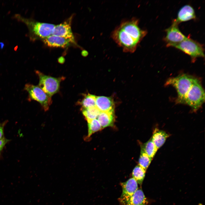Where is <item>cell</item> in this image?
Masks as SVG:
<instances>
[{"label":"cell","mask_w":205,"mask_h":205,"mask_svg":"<svg viewBox=\"0 0 205 205\" xmlns=\"http://www.w3.org/2000/svg\"><path fill=\"white\" fill-rule=\"evenodd\" d=\"M139 20L132 18L124 20L112 33L114 41L125 52L133 53L147 34L139 25Z\"/></svg>","instance_id":"6da1fadb"},{"label":"cell","mask_w":205,"mask_h":205,"mask_svg":"<svg viewBox=\"0 0 205 205\" xmlns=\"http://www.w3.org/2000/svg\"><path fill=\"white\" fill-rule=\"evenodd\" d=\"M16 18L27 26L30 34L34 39L42 40L52 35L55 25L38 22L31 19L22 17L18 14L15 16Z\"/></svg>","instance_id":"7a4b0ae2"},{"label":"cell","mask_w":205,"mask_h":205,"mask_svg":"<svg viewBox=\"0 0 205 205\" xmlns=\"http://www.w3.org/2000/svg\"><path fill=\"white\" fill-rule=\"evenodd\" d=\"M196 79L191 75L184 74L169 79L166 85H171L175 88L178 94L177 102L183 104L185 96Z\"/></svg>","instance_id":"3957f363"},{"label":"cell","mask_w":205,"mask_h":205,"mask_svg":"<svg viewBox=\"0 0 205 205\" xmlns=\"http://www.w3.org/2000/svg\"><path fill=\"white\" fill-rule=\"evenodd\" d=\"M205 101V92L200 83L196 79L186 93L184 103L196 111L202 105Z\"/></svg>","instance_id":"277c9868"},{"label":"cell","mask_w":205,"mask_h":205,"mask_svg":"<svg viewBox=\"0 0 205 205\" xmlns=\"http://www.w3.org/2000/svg\"><path fill=\"white\" fill-rule=\"evenodd\" d=\"M172 47L188 55L193 60L198 57H204V49L202 45L189 38Z\"/></svg>","instance_id":"5b68a950"},{"label":"cell","mask_w":205,"mask_h":205,"mask_svg":"<svg viewBox=\"0 0 205 205\" xmlns=\"http://www.w3.org/2000/svg\"><path fill=\"white\" fill-rule=\"evenodd\" d=\"M36 73L39 78L38 86L49 97L58 91L62 77L56 78L45 75L38 71Z\"/></svg>","instance_id":"8992f818"},{"label":"cell","mask_w":205,"mask_h":205,"mask_svg":"<svg viewBox=\"0 0 205 205\" xmlns=\"http://www.w3.org/2000/svg\"><path fill=\"white\" fill-rule=\"evenodd\" d=\"M24 89L28 92L31 99L39 102L45 111L48 109L52 103L51 97L38 86L27 84L25 85Z\"/></svg>","instance_id":"52a82bcc"},{"label":"cell","mask_w":205,"mask_h":205,"mask_svg":"<svg viewBox=\"0 0 205 205\" xmlns=\"http://www.w3.org/2000/svg\"><path fill=\"white\" fill-rule=\"evenodd\" d=\"M178 25L173 20L171 25L165 30L166 35L164 40L166 43L167 46L172 47L188 38L180 31Z\"/></svg>","instance_id":"ba28073f"},{"label":"cell","mask_w":205,"mask_h":205,"mask_svg":"<svg viewBox=\"0 0 205 205\" xmlns=\"http://www.w3.org/2000/svg\"><path fill=\"white\" fill-rule=\"evenodd\" d=\"M72 16L63 22L55 25L52 35L60 36L69 40L75 44V38L71 27Z\"/></svg>","instance_id":"9c48e42d"},{"label":"cell","mask_w":205,"mask_h":205,"mask_svg":"<svg viewBox=\"0 0 205 205\" xmlns=\"http://www.w3.org/2000/svg\"><path fill=\"white\" fill-rule=\"evenodd\" d=\"M122 193L119 199L120 203L126 201L131 197L138 189V183L133 178L121 183Z\"/></svg>","instance_id":"30bf717a"},{"label":"cell","mask_w":205,"mask_h":205,"mask_svg":"<svg viewBox=\"0 0 205 205\" xmlns=\"http://www.w3.org/2000/svg\"><path fill=\"white\" fill-rule=\"evenodd\" d=\"M194 9L190 5H186L182 7L179 11L177 19L174 21L177 24L187 21L196 18Z\"/></svg>","instance_id":"8fae6325"},{"label":"cell","mask_w":205,"mask_h":205,"mask_svg":"<svg viewBox=\"0 0 205 205\" xmlns=\"http://www.w3.org/2000/svg\"><path fill=\"white\" fill-rule=\"evenodd\" d=\"M42 41L46 45L52 48H65L72 43L69 40L53 35L44 38Z\"/></svg>","instance_id":"7c38bea8"},{"label":"cell","mask_w":205,"mask_h":205,"mask_svg":"<svg viewBox=\"0 0 205 205\" xmlns=\"http://www.w3.org/2000/svg\"><path fill=\"white\" fill-rule=\"evenodd\" d=\"M148 203L142 190L139 188L128 199L121 204L122 205H146Z\"/></svg>","instance_id":"4fadbf2b"},{"label":"cell","mask_w":205,"mask_h":205,"mask_svg":"<svg viewBox=\"0 0 205 205\" xmlns=\"http://www.w3.org/2000/svg\"><path fill=\"white\" fill-rule=\"evenodd\" d=\"M96 106L101 112H106L114 109V104L112 98L104 96L96 97Z\"/></svg>","instance_id":"5bb4252c"},{"label":"cell","mask_w":205,"mask_h":205,"mask_svg":"<svg viewBox=\"0 0 205 205\" xmlns=\"http://www.w3.org/2000/svg\"><path fill=\"white\" fill-rule=\"evenodd\" d=\"M114 110L100 112L97 118L102 128L113 125L115 119Z\"/></svg>","instance_id":"9a60e30c"},{"label":"cell","mask_w":205,"mask_h":205,"mask_svg":"<svg viewBox=\"0 0 205 205\" xmlns=\"http://www.w3.org/2000/svg\"><path fill=\"white\" fill-rule=\"evenodd\" d=\"M169 136V135L165 132L156 128L154 130L151 138L155 145L158 149L163 145Z\"/></svg>","instance_id":"2e32d148"},{"label":"cell","mask_w":205,"mask_h":205,"mask_svg":"<svg viewBox=\"0 0 205 205\" xmlns=\"http://www.w3.org/2000/svg\"><path fill=\"white\" fill-rule=\"evenodd\" d=\"M82 113L88 122L97 118L100 111L96 106L82 109Z\"/></svg>","instance_id":"e0dca14e"},{"label":"cell","mask_w":205,"mask_h":205,"mask_svg":"<svg viewBox=\"0 0 205 205\" xmlns=\"http://www.w3.org/2000/svg\"><path fill=\"white\" fill-rule=\"evenodd\" d=\"M145 172L146 170L139 165L136 166L133 170V178L140 185L142 184L144 179Z\"/></svg>","instance_id":"ac0fdd59"},{"label":"cell","mask_w":205,"mask_h":205,"mask_svg":"<svg viewBox=\"0 0 205 205\" xmlns=\"http://www.w3.org/2000/svg\"><path fill=\"white\" fill-rule=\"evenodd\" d=\"M96 97L95 96L89 94L85 95L79 102L82 106V109L96 106Z\"/></svg>","instance_id":"d6986e66"},{"label":"cell","mask_w":205,"mask_h":205,"mask_svg":"<svg viewBox=\"0 0 205 205\" xmlns=\"http://www.w3.org/2000/svg\"><path fill=\"white\" fill-rule=\"evenodd\" d=\"M142 149L152 159L154 157L158 149L151 140V138L144 145Z\"/></svg>","instance_id":"ffe728a7"},{"label":"cell","mask_w":205,"mask_h":205,"mask_svg":"<svg viewBox=\"0 0 205 205\" xmlns=\"http://www.w3.org/2000/svg\"><path fill=\"white\" fill-rule=\"evenodd\" d=\"M88 138H89L93 134L102 129L99 122L96 118L88 122Z\"/></svg>","instance_id":"44dd1931"},{"label":"cell","mask_w":205,"mask_h":205,"mask_svg":"<svg viewBox=\"0 0 205 205\" xmlns=\"http://www.w3.org/2000/svg\"><path fill=\"white\" fill-rule=\"evenodd\" d=\"M152 159L141 149L139 160V165L146 171Z\"/></svg>","instance_id":"7402d4cb"},{"label":"cell","mask_w":205,"mask_h":205,"mask_svg":"<svg viewBox=\"0 0 205 205\" xmlns=\"http://www.w3.org/2000/svg\"><path fill=\"white\" fill-rule=\"evenodd\" d=\"M9 140L5 138L0 139V158L1 157V153L4 147Z\"/></svg>","instance_id":"603a6c76"},{"label":"cell","mask_w":205,"mask_h":205,"mask_svg":"<svg viewBox=\"0 0 205 205\" xmlns=\"http://www.w3.org/2000/svg\"><path fill=\"white\" fill-rule=\"evenodd\" d=\"M7 123V121H5L2 123H0V139L5 138L4 128Z\"/></svg>","instance_id":"cb8c5ba5"}]
</instances>
